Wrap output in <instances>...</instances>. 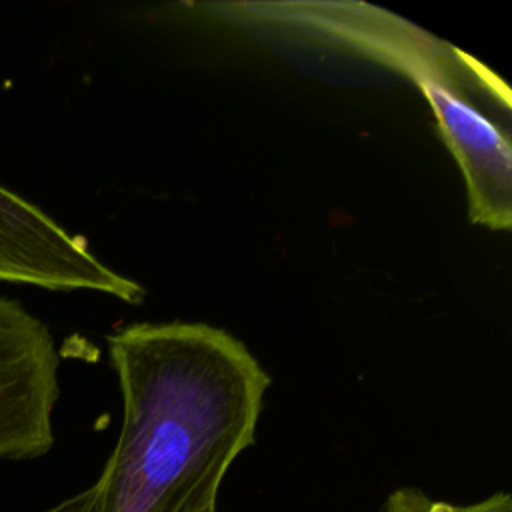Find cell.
Listing matches in <instances>:
<instances>
[{"label": "cell", "instance_id": "1", "mask_svg": "<svg viewBox=\"0 0 512 512\" xmlns=\"http://www.w3.org/2000/svg\"><path fill=\"white\" fill-rule=\"evenodd\" d=\"M122 428L98 512H214L232 462L254 442L270 376L248 346L204 322L132 324L108 336Z\"/></svg>", "mask_w": 512, "mask_h": 512}, {"label": "cell", "instance_id": "2", "mask_svg": "<svg viewBox=\"0 0 512 512\" xmlns=\"http://www.w3.org/2000/svg\"><path fill=\"white\" fill-rule=\"evenodd\" d=\"M216 8L222 18L290 32L378 62L412 80L430 108L450 96H468L510 112V90L496 74L386 10L360 2H240Z\"/></svg>", "mask_w": 512, "mask_h": 512}, {"label": "cell", "instance_id": "3", "mask_svg": "<svg viewBox=\"0 0 512 512\" xmlns=\"http://www.w3.org/2000/svg\"><path fill=\"white\" fill-rule=\"evenodd\" d=\"M60 354L50 328L20 300L0 296V460L54 446Z\"/></svg>", "mask_w": 512, "mask_h": 512}, {"label": "cell", "instance_id": "4", "mask_svg": "<svg viewBox=\"0 0 512 512\" xmlns=\"http://www.w3.org/2000/svg\"><path fill=\"white\" fill-rule=\"evenodd\" d=\"M0 280L46 290H90L140 304L146 290L102 264L38 206L0 186Z\"/></svg>", "mask_w": 512, "mask_h": 512}, {"label": "cell", "instance_id": "5", "mask_svg": "<svg viewBox=\"0 0 512 512\" xmlns=\"http://www.w3.org/2000/svg\"><path fill=\"white\" fill-rule=\"evenodd\" d=\"M382 512H512V498L506 492H498L486 500L456 506L432 500L418 488H398L388 496Z\"/></svg>", "mask_w": 512, "mask_h": 512}, {"label": "cell", "instance_id": "6", "mask_svg": "<svg viewBox=\"0 0 512 512\" xmlns=\"http://www.w3.org/2000/svg\"><path fill=\"white\" fill-rule=\"evenodd\" d=\"M44 512H98V488L92 484Z\"/></svg>", "mask_w": 512, "mask_h": 512}]
</instances>
